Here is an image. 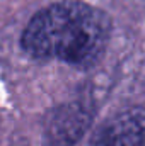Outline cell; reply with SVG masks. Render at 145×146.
Wrapping results in <instances>:
<instances>
[{
	"label": "cell",
	"mask_w": 145,
	"mask_h": 146,
	"mask_svg": "<svg viewBox=\"0 0 145 146\" xmlns=\"http://www.w3.org/2000/svg\"><path fill=\"white\" fill-rule=\"evenodd\" d=\"M92 146H145V109L132 107L116 114L103 126Z\"/></svg>",
	"instance_id": "obj_2"
},
{
	"label": "cell",
	"mask_w": 145,
	"mask_h": 146,
	"mask_svg": "<svg viewBox=\"0 0 145 146\" xmlns=\"http://www.w3.org/2000/svg\"><path fill=\"white\" fill-rule=\"evenodd\" d=\"M108 14L82 0L55 2L29 21L22 33V48L39 60H60L89 70L97 65L109 44Z\"/></svg>",
	"instance_id": "obj_1"
},
{
	"label": "cell",
	"mask_w": 145,
	"mask_h": 146,
	"mask_svg": "<svg viewBox=\"0 0 145 146\" xmlns=\"http://www.w3.org/2000/svg\"><path fill=\"white\" fill-rule=\"evenodd\" d=\"M91 124V114L82 102L60 106L46 124V138L51 146L75 145Z\"/></svg>",
	"instance_id": "obj_3"
}]
</instances>
